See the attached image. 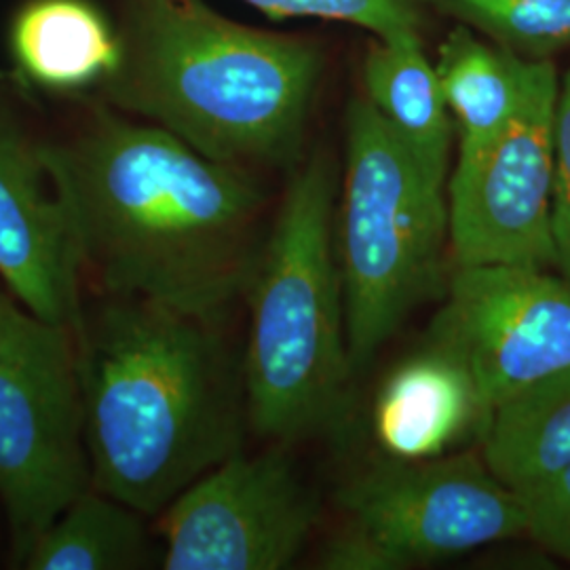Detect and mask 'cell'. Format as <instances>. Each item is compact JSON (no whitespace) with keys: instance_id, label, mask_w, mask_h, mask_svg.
Wrapping results in <instances>:
<instances>
[{"instance_id":"obj_1","label":"cell","mask_w":570,"mask_h":570,"mask_svg":"<svg viewBox=\"0 0 570 570\" xmlns=\"http://www.w3.org/2000/svg\"><path fill=\"white\" fill-rule=\"evenodd\" d=\"M42 159L81 282L209 322L245 296L266 239L247 169L104 102Z\"/></svg>"},{"instance_id":"obj_2","label":"cell","mask_w":570,"mask_h":570,"mask_svg":"<svg viewBox=\"0 0 570 570\" xmlns=\"http://www.w3.org/2000/svg\"><path fill=\"white\" fill-rule=\"evenodd\" d=\"M220 322L104 296L75 327L94 489L155 515L242 449L244 366Z\"/></svg>"},{"instance_id":"obj_3","label":"cell","mask_w":570,"mask_h":570,"mask_svg":"<svg viewBox=\"0 0 570 570\" xmlns=\"http://www.w3.org/2000/svg\"><path fill=\"white\" fill-rule=\"evenodd\" d=\"M121 60L100 102L218 164L279 167L303 148L322 51L230 20L205 0H122Z\"/></svg>"},{"instance_id":"obj_4","label":"cell","mask_w":570,"mask_h":570,"mask_svg":"<svg viewBox=\"0 0 570 570\" xmlns=\"http://www.w3.org/2000/svg\"><path fill=\"white\" fill-rule=\"evenodd\" d=\"M341 169L317 153L294 171L247 285V423L287 444L332 423L351 374L334 245Z\"/></svg>"},{"instance_id":"obj_5","label":"cell","mask_w":570,"mask_h":570,"mask_svg":"<svg viewBox=\"0 0 570 570\" xmlns=\"http://www.w3.org/2000/svg\"><path fill=\"white\" fill-rule=\"evenodd\" d=\"M334 245L353 367L446 284V186L435 183L366 96L346 110Z\"/></svg>"},{"instance_id":"obj_6","label":"cell","mask_w":570,"mask_h":570,"mask_svg":"<svg viewBox=\"0 0 570 570\" xmlns=\"http://www.w3.org/2000/svg\"><path fill=\"white\" fill-rule=\"evenodd\" d=\"M346 515L322 556L332 570H400L527 534L524 511L480 450L383 459L338 492Z\"/></svg>"},{"instance_id":"obj_7","label":"cell","mask_w":570,"mask_h":570,"mask_svg":"<svg viewBox=\"0 0 570 570\" xmlns=\"http://www.w3.org/2000/svg\"><path fill=\"white\" fill-rule=\"evenodd\" d=\"M91 487L75 334L56 326L0 364V501L18 567Z\"/></svg>"},{"instance_id":"obj_8","label":"cell","mask_w":570,"mask_h":570,"mask_svg":"<svg viewBox=\"0 0 570 570\" xmlns=\"http://www.w3.org/2000/svg\"><path fill=\"white\" fill-rule=\"evenodd\" d=\"M560 75L532 61L529 89L490 142L459 150L446 183L454 266L556 268L553 110Z\"/></svg>"},{"instance_id":"obj_9","label":"cell","mask_w":570,"mask_h":570,"mask_svg":"<svg viewBox=\"0 0 570 570\" xmlns=\"http://www.w3.org/2000/svg\"><path fill=\"white\" fill-rule=\"evenodd\" d=\"M317 497L284 446L239 449L161 511L165 570H282L317 524Z\"/></svg>"},{"instance_id":"obj_10","label":"cell","mask_w":570,"mask_h":570,"mask_svg":"<svg viewBox=\"0 0 570 570\" xmlns=\"http://www.w3.org/2000/svg\"><path fill=\"white\" fill-rule=\"evenodd\" d=\"M428 336L465 360L492 412L570 372V279L537 266H454Z\"/></svg>"},{"instance_id":"obj_11","label":"cell","mask_w":570,"mask_h":570,"mask_svg":"<svg viewBox=\"0 0 570 570\" xmlns=\"http://www.w3.org/2000/svg\"><path fill=\"white\" fill-rule=\"evenodd\" d=\"M0 277L45 324L75 332L81 273L53 184L16 94L0 75Z\"/></svg>"},{"instance_id":"obj_12","label":"cell","mask_w":570,"mask_h":570,"mask_svg":"<svg viewBox=\"0 0 570 570\" xmlns=\"http://www.w3.org/2000/svg\"><path fill=\"white\" fill-rule=\"evenodd\" d=\"M490 407L465 360L429 338L393 367L372 407V435L391 461H429L482 440Z\"/></svg>"},{"instance_id":"obj_13","label":"cell","mask_w":570,"mask_h":570,"mask_svg":"<svg viewBox=\"0 0 570 570\" xmlns=\"http://www.w3.org/2000/svg\"><path fill=\"white\" fill-rule=\"evenodd\" d=\"M21 79L49 94L100 89L121 60V39L89 0H28L11 23Z\"/></svg>"},{"instance_id":"obj_14","label":"cell","mask_w":570,"mask_h":570,"mask_svg":"<svg viewBox=\"0 0 570 570\" xmlns=\"http://www.w3.org/2000/svg\"><path fill=\"white\" fill-rule=\"evenodd\" d=\"M367 102L423 165L435 183H449L454 121L435 61L423 51L421 35L376 39L364 58Z\"/></svg>"},{"instance_id":"obj_15","label":"cell","mask_w":570,"mask_h":570,"mask_svg":"<svg viewBox=\"0 0 570 570\" xmlns=\"http://www.w3.org/2000/svg\"><path fill=\"white\" fill-rule=\"evenodd\" d=\"M532 61L456 26L438 49L435 70L456 131V150L497 138L529 89Z\"/></svg>"},{"instance_id":"obj_16","label":"cell","mask_w":570,"mask_h":570,"mask_svg":"<svg viewBox=\"0 0 570 570\" xmlns=\"http://www.w3.org/2000/svg\"><path fill=\"white\" fill-rule=\"evenodd\" d=\"M480 454L513 492L570 465V372L492 407Z\"/></svg>"},{"instance_id":"obj_17","label":"cell","mask_w":570,"mask_h":570,"mask_svg":"<svg viewBox=\"0 0 570 570\" xmlns=\"http://www.w3.org/2000/svg\"><path fill=\"white\" fill-rule=\"evenodd\" d=\"M144 513L98 489L87 490L42 534L28 570H140L155 564Z\"/></svg>"},{"instance_id":"obj_18","label":"cell","mask_w":570,"mask_h":570,"mask_svg":"<svg viewBox=\"0 0 570 570\" xmlns=\"http://www.w3.org/2000/svg\"><path fill=\"white\" fill-rule=\"evenodd\" d=\"M423 2L522 60H551L556 53L570 47V0Z\"/></svg>"},{"instance_id":"obj_19","label":"cell","mask_w":570,"mask_h":570,"mask_svg":"<svg viewBox=\"0 0 570 570\" xmlns=\"http://www.w3.org/2000/svg\"><path fill=\"white\" fill-rule=\"evenodd\" d=\"M268 18H313L362 28L376 39L421 35L423 0H242Z\"/></svg>"},{"instance_id":"obj_20","label":"cell","mask_w":570,"mask_h":570,"mask_svg":"<svg viewBox=\"0 0 570 570\" xmlns=\"http://www.w3.org/2000/svg\"><path fill=\"white\" fill-rule=\"evenodd\" d=\"M527 537L570 564V465L515 492Z\"/></svg>"},{"instance_id":"obj_21","label":"cell","mask_w":570,"mask_h":570,"mask_svg":"<svg viewBox=\"0 0 570 570\" xmlns=\"http://www.w3.org/2000/svg\"><path fill=\"white\" fill-rule=\"evenodd\" d=\"M553 239L558 271L570 279V70L558 82L553 110Z\"/></svg>"},{"instance_id":"obj_22","label":"cell","mask_w":570,"mask_h":570,"mask_svg":"<svg viewBox=\"0 0 570 570\" xmlns=\"http://www.w3.org/2000/svg\"><path fill=\"white\" fill-rule=\"evenodd\" d=\"M16 301V296L0 292V364L37 345L51 327H56L45 324Z\"/></svg>"}]
</instances>
